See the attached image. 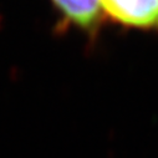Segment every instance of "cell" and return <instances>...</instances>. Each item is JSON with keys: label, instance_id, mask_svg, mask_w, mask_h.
Listing matches in <instances>:
<instances>
[{"label": "cell", "instance_id": "1", "mask_svg": "<svg viewBox=\"0 0 158 158\" xmlns=\"http://www.w3.org/2000/svg\"><path fill=\"white\" fill-rule=\"evenodd\" d=\"M105 18L128 27L158 31V0H101Z\"/></svg>", "mask_w": 158, "mask_h": 158}, {"label": "cell", "instance_id": "2", "mask_svg": "<svg viewBox=\"0 0 158 158\" xmlns=\"http://www.w3.org/2000/svg\"><path fill=\"white\" fill-rule=\"evenodd\" d=\"M61 24L94 36L105 20L101 0H50Z\"/></svg>", "mask_w": 158, "mask_h": 158}]
</instances>
